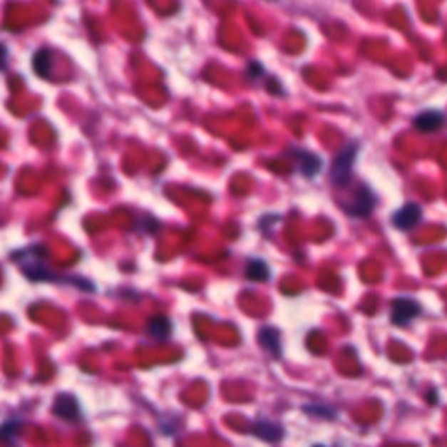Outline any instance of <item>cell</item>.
Instances as JSON below:
<instances>
[{
	"instance_id": "cell-1",
	"label": "cell",
	"mask_w": 447,
	"mask_h": 447,
	"mask_svg": "<svg viewBox=\"0 0 447 447\" xmlns=\"http://www.w3.org/2000/svg\"><path fill=\"white\" fill-rule=\"evenodd\" d=\"M356 153H359V143L351 142L341 150L334 159L332 166H330V182L337 187H343L349 182L353 172V163L356 159Z\"/></svg>"
},
{
	"instance_id": "cell-2",
	"label": "cell",
	"mask_w": 447,
	"mask_h": 447,
	"mask_svg": "<svg viewBox=\"0 0 447 447\" xmlns=\"http://www.w3.org/2000/svg\"><path fill=\"white\" fill-rule=\"evenodd\" d=\"M421 304L411 297H396L391 302V324L396 327H406L414 318L421 314Z\"/></svg>"
},
{
	"instance_id": "cell-3",
	"label": "cell",
	"mask_w": 447,
	"mask_h": 447,
	"mask_svg": "<svg viewBox=\"0 0 447 447\" xmlns=\"http://www.w3.org/2000/svg\"><path fill=\"white\" fill-rule=\"evenodd\" d=\"M376 205V197L374 194L371 192V189L365 187V185H360L359 189L353 192L351 200L348 203H343V210L348 215L351 217H367L372 213V208Z\"/></svg>"
},
{
	"instance_id": "cell-4",
	"label": "cell",
	"mask_w": 447,
	"mask_h": 447,
	"mask_svg": "<svg viewBox=\"0 0 447 447\" xmlns=\"http://www.w3.org/2000/svg\"><path fill=\"white\" fill-rule=\"evenodd\" d=\"M421 219H423L421 207L416 203H407L394 213L391 224H394V227L400 229V231H409V229L416 227V225L421 222Z\"/></svg>"
},
{
	"instance_id": "cell-5",
	"label": "cell",
	"mask_w": 447,
	"mask_h": 447,
	"mask_svg": "<svg viewBox=\"0 0 447 447\" xmlns=\"http://www.w3.org/2000/svg\"><path fill=\"white\" fill-rule=\"evenodd\" d=\"M292 158L295 159V165H297V170L301 172L304 177L313 178L314 175L322 170V159L318 158L317 154L309 153L306 149H299V147H294L292 149Z\"/></svg>"
},
{
	"instance_id": "cell-6",
	"label": "cell",
	"mask_w": 447,
	"mask_h": 447,
	"mask_svg": "<svg viewBox=\"0 0 447 447\" xmlns=\"http://www.w3.org/2000/svg\"><path fill=\"white\" fill-rule=\"evenodd\" d=\"M447 118L441 111H425L418 114L413 120L414 128L421 133H433V131L442 130L446 126Z\"/></svg>"
},
{
	"instance_id": "cell-7",
	"label": "cell",
	"mask_w": 447,
	"mask_h": 447,
	"mask_svg": "<svg viewBox=\"0 0 447 447\" xmlns=\"http://www.w3.org/2000/svg\"><path fill=\"white\" fill-rule=\"evenodd\" d=\"M54 413L63 419H77L79 418V407H77L76 396L61 394L54 400Z\"/></svg>"
},
{
	"instance_id": "cell-8",
	"label": "cell",
	"mask_w": 447,
	"mask_h": 447,
	"mask_svg": "<svg viewBox=\"0 0 447 447\" xmlns=\"http://www.w3.org/2000/svg\"><path fill=\"white\" fill-rule=\"evenodd\" d=\"M147 332H149V336L155 337V339H168L172 336V322L165 314H155V317L147 322Z\"/></svg>"
},
{
	"instance_id": "cell-9",
	"label": "cell",
	"mask_w": 447,
	"mask_h": 447,
	"mask_svg": "<svg viewBox=\"0 0 447 447\" xmlns=\"http://www.w3.org/2000/svg\"><path fill=\"white\" fill-rule=\"evenodd\" d=\"M252 431L257 437L264 438L267 442H278L283 437V428L279 425H274L271 421H259L252 426Z\"/></svg>"
},
{
	"instance_id": "cell-10",
	"label": "cell",
	"mask_w": 447,
	"mask_h": 447,
	"mask_svg": "<svg viewBox=\"0 0 447 447\" xmlns=\"http://www.w3.org/2000/svg\"><path fill=\"white\" fill-rule=\"evenodd\" d=\"M259 341L264 348L274 356H282V344H279V332L273 327H264L259 332Z\"/></svg>"
},
{
	"instance_id": "cell-11",
	"label": "cell",
	"mask_w": 447,
	"mask_h": 447,
	"mask_svg": "<svg viewBox=\"0 0 447 447\" xmlns=\"http://www.w3.org/2000/svg\"><path fill=\"white\" fill-rule=\"evenodd\" d=\"M247 278L254 282H266L269 278V266L260 259H250L247 266Z\"/></svg>"
},
{
	"instance_id": "cell-12",
	"label": "cell",
	"mask_w": 447,
	"mask_h": 447,
	"mask_svg": "<svg viewBox=\"0 0 447 447\" xmlns=\"http://www.w3.org/2000/svg\"><path fill=\"white\" fill-rule=\"evenodd\" d=\"M34 68L37 76L48 79L49 73H51V53L48 49H38L34 56Z\"/></svg>"
}]
</instances>
